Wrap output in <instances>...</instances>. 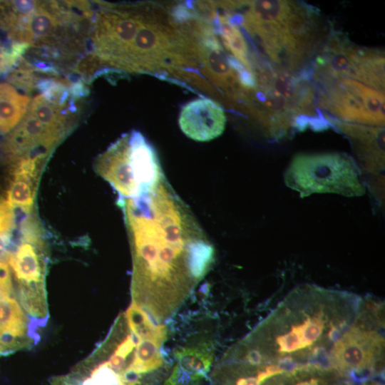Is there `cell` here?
I'll return each mask as SVG.
<instances>
[{
    "label": "cell",
    "mask_w": 385,
    "mask_h": 385,
    "mask_svg": "<svg viewBox=\"0 0 385 385\" xmlns=\"http://www.w3.org/2000/svg\"><path fill=\"white\" fill-rule=\"evenodd\" d=\"M366 300L345 291L303 285L292 289L242 340L254 362L294 369H332L334 348L358 322Z\"/></svg>",
    "instance_id": "obj_1"
},
{
    "label": "cell",
    "mask_w": 385,
    "mask_h": 385,
    "mask_svg": "<svg viewBox=\"0 0 385 385\" xmlns=\"http://www.w3.org/2000/svg\"><path fill=\"white\" fill-rule=\"evenodd\" d=\"M51 383L53 385H76L68 381L64 376L53 378Z\"/></svg>",
    "instance_id": "obj_23"
},
{
    "label": "cell",
    "mask_w": 385,
    "mask_h": 385,
    "mask_svg": "<svg viewBox=\"0 0 385 385\" xmlns=\"http://www.w3.org/2000/svg\"><path fill=\"white\" fill-rule=\"evenodd\" d=\"M31 328L19 302L9 294L0 292V344L8 349L28 344Z\"/></svg>",
    "instance_id": "obj_11"
},
{
    "label": "cell",
    "mask_w": 385,
    "mask_h": 385,
    "mask_svg": "<svg viewBox=\"0 0 385 385\" xmlns=\"http://www.w3.org/2000/svg\"><path fill=\"white\" fill-rule=\"evenodd\" d=\"M69 93L73 99L79 98L86 96L89 93L88 88L81 80H78L76 82L71 83L69 86Z\"/></svg>",
    "instance_id": "obj_21"
},
{
    "label": "cell",
    "mask_w": 385,
    "mask_h": 385,
    "mask_svg": "<svg viewBox=\"0 0 385 385\" xmlns=\"http://www.w3.org/2000/svg\"><path fill=\"white\" fill-rule=\"evenodd\" d=\"M129 137V133L123 134L99 155L94 168L115 188L120 197L135 198L140 195V191L130 161Z\"/></svg>",
    "instance_id": "obj_10"
},
{
    "label": "cell",
    "mask_w": 385,
    "mask_h": 385,
    "mask_svg": "<svg viewBox=\"0 0 385 385\" xmlns=\"http://www.w3.org/2000/svg\"><path fill=\"white\" fill-rule=\"evenodd\" d=\"M11 238L0 235V260L6 261Z\"/></svg>",
    "instance_id": "obj_22"
},
{
    "label": "cell",
    "mask_w": 385,
    "mask_h": 385,
    "mask_svg": "<svg viewBox=\"0 0 385 385\" xmlns=\"http://www.w3.org/2000/svg\"><path fill=\"white\" fill-rule=\"evenodd\" d=\"M93 20L94 53L101 61L123 69L129 48L148 13L140 8L99 3Z\"/></svg>",
    "instance_id": "obj_7"
},
{
    "label": "cell",
    "mask_w": 385,
    "mask_h": 385,
    "mask_svg": "<svg viewBox=\"0 0 385 385\" xmlns=\"http://www.w3.org/2000/svg\"><path fill=\"white\" fill-rule=\"evenodd\" d=\"M34 70L31 64L21 58L8 73V81L16 87L29 91L36 86V83L33 75Z\"/></svg>",
    "instance_id": "obj_17"
},
{
    "label": "cell",
    "mask_w": 385,
    "mask_h": 385,
    "mask_svg": "<svg viewBox=\"0 0 385 385\" xmlns=\"http://www.w3.org/2000/svg\"><path fill=\"white\" fill-rule=\"evenodd\" d=\"M218 19L219 31L225 48L247 71L254 73L248 47L242 34L228 17L220 16Z\"/></svg>",
    "instance_id": "obj_13"
},
{
    "label": "cell",
    "mask_w": 385,
    "mask_h": 385,
    "mask_svg": "<svg viewBox=\"0 0 385 385\" xmlns=\"http://www.w3.org/2000/svg\"><path fill=\"white\" fill-rule=\"evenodd\" d=\"M319 106L342 120L371 125L384 124V93L349 78L323 83Z\"/></svg>",
    "instance_id": "obj_8"
},
{
    "label": "cell",
    "mask_w": 385,
    "mask_h": 385,
    "mask_svg": "<svg viewBox=\"0 0 385 385\" xmlns=\"http://www.w3.org/2000/svg\"><path fill=\"white\" fill-rule=\"evenodd\" d=\"M67 86L68 83L64 81L46 78L38 80L36 83V86L47 101L61 108L66 106L70 96Z\"/></svg>",
    "instance_id": "obj_16"
},
{
    "label": "cell",
    "mask_w": 385,
    "mask_h": 385,
    "mask_svg": "<svg viewBox=\"0 0 385 385\" xmlns=\"http://www.w3.org/2000/svg\"><path fill=\"white\" fill-rule=\"evenodd\" d=\"M11 44L8 46L0 40V75L9 73L20 60L12 50Z\"/></svg>",
    "instance_id": "obj_19"
},
{
    "label": "cell",
    "mask_w": 385,
    "mask_h": 385,
    "mask_svg": "<svg viewBox=\"0 0 385 385\" xmlns=\"http://www.w3.org/2000/svg\"><path fill=\"white\" fill-rule=\"evenodd\" d=\"M284 180L302 198L314 193L357 197L366 192L356 161L342 152L297 153L287 166Z\"/></svg>",
    "instance_id": "obj_4"
},
{
    "label": "cell",
    "mask_w": 385,
    "mask_h": 385,
    "mask_svg": "<svg viewBox=\"0 0 385 385\" xmlns=\"http://www.w3.org/2000/svg\"><path fill=\"white\" fill-rule=\"evenodd\" d=\"M35 184L23 180L13 179L6 199L14 208L19 207L25 213H31L35 199Z\"/></svg>",
    "instance_id": "obj_15"
},
{
    "label": "cell",
    "mask_w": 385,
    "mask_h": 385,
    "mask_svg": "<svg viewBox=\"0 0 385 385\" xmlns=\"http://www.w3.org/2000/svg\"><path fill=\"white\" fill-rule=\"evenodd\" d=\"M227 118L222 107L207 98L192 100L183 106L178 124L189 138L207 142L222 134Z\"/></svg>",
    "instance_id": "obj_9"
},
{
    "label": "cell",
    "mask_w": 385,
    "mask_h": 385,
    "mask_svg": "<svg viewBox=\"0 0 385 385\" xmlns=\"http://www.w3.org/2000/svg\"><path fill=\"white\" fill-rule=\"evenodd\" d=\"M193 40L186 29L168 24L148 13L129 48L123 69L174 71L196 63Z\"/></svg>",
    "instance_id": "obj_5"
},
{
    "label": "cell",
    "mask_w": 385,
    "mask_h": 385,
    "mask_svg": "<svg viewBox=\"0 0 385 385\" xmlns=\"http://www.w3.org/2000/svg\"><path fill=\"white\" fill-rule=\"evenodd\" d=\"M242 24L260 42L276 68L293 72L317 45L318 13L305 4L284 0L244 1Z\"/></svg>",
    "instance_id": "obj_3"
},
{
    "label": "cell",
    "mask_w": 385,
    "mask_h": 385,
    "mask_svg": "<svg viewBox=\"0 0 385 385\" xmlns=\"http://www.w3.org/2000/svg\"><path fill=\"white\" fill-rule=\"evenodd\" d=\"M28 111L50 129L65 133L68 112L49 103L42 95L32 99Z\"/></svg>",
    "instance_id": "obj_14"
},
{
    "label": "cell",
    "mask_w": 385,
    "mask_h": 385,
    "mask_svg": "<svg viewBox=\"0 0 385 385\" xmlns=\"http://www.w3.org/2000/svg\"><path fill=\"white\" fill-rule=\"evenodd\" d=\"M314 77L322 83L349 78L384 93V53L360 47L340 32H332L314 64Z\"/></svg>",
    "instance_id": "obj_6"
},
{
    "label": "cell",
    "mask_w": 385,
    "mask_h": 385,
    "mask_svg": "<svg viewBox=\"0 0 385 385\" xmlns=\"http://www.w3.org/2000/svg\"><path fill=\"white\" fill-rule=\"evenodd\" d=\"M30 99L12 85L0 83V132L6 133L15 128L28 109Z\"/></svg>",
    "instance_id": "obj_12"
},
{
    "label": "cell",
    "mask_w": 385,
    "mask_h": 385,
    "mask_svg": "<svg viewBox=\"0 0 385 385\" xmlns=\"http://www.w3.org/2000/svg\"><path fill=\"white\" fill-rule=\"evenodd\" d=\"M131 204V203H130ZM126 203L133 232L132 302L154 320L165 323L183 307L215 261L212 245L200 237L180 233L170 219L165 230L145 211Z\"/></svg>",
    "instance_id": "obj_2"
},
{
    "label": "cell",
    "mask_w": 385,
    "mask_h": 385,
    "mask_svg": "<svg viewBox=\"0 0 385 385\" xmlns=\"http://www.w3.org/2000/svg\"><path fill=\"white\" fill-rule=\"evenodd\" d=\"M15 223L14 208L6 198L0 199V235L11 238Z\"/></svg>",
    "instance_id": "obj_18"
},
{
    "label": "cell",
    "mask_w": 385,
    "mask_h": 385,
    "mask_svg": "<svg viewBox=\"0 0 385 385\" xmlns=\"http://www.w3.org/2000/svg\"><path fill=\"white\" fill-rule=\"evenodd\" d=\"M12 290V282L8 262L0 260V292L10 294Z\"/></svg>",
    "instance_id": "obj_20"
}]
</instances>
